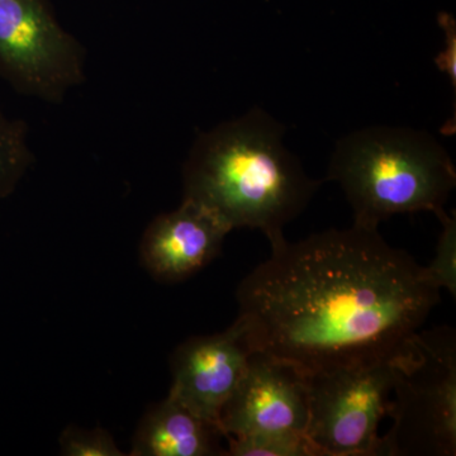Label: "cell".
Returning <instances> with one entry per match:
<instances>
[{"label": "cell", "mask_w": 456, "mask_h": 456, "mask_svg": "<svg viewBox=\"0 0 456 456\" xmlns=\"http://www.w3.org/2000/svg\"><path fill=\"white\" fill-rule=\"evenodd\" d=\"M236 297L254 351L312 375L395 358L424 326L440 289L378 227L354 222L274 242Z\"/></svg>", "instance_id": "obj_1"}, {"label": "cell", "mask_w": 456, "mask_h": 456, "mask_svg": "<svg viewBox=\"0 0 456 456\" xmlns=\"http://www.w3.org/2000/svg\"><path fill=\"white\" fill-rule=\"evenodd\" d=\"M285 127L259 107L200 132L183 167L187 200L203 204L231 230H260L270 244L311 202V179L284 145Z\"/></svg>", "instance_id": "obj_2"}, {"label": "cell", "mask_w": 456, "mask_h": 456, "mask_svg": "<svg viewBox=\"0 0 456 456\" xmlns=\"http://www.w3.org/2000/svg\"><path fill=\"white\" fill-rule=\"evenodd\" d=\"M326 179L340 184L355 224L378 227L402 213L444 211L456 170L428 132L373 126L338 141Z\"/></svg>", "instance_id": "obj_3"}, {"label": "cell", "mask_w": 456, "mask_h": 456, "mask_svg": "<svg viewBox=\"0 0 456 456\" xmlns=\"http://www.w3.org/2000/svg\"><path fill=\"white\" fill-rule=\"evenodd\" d=\"M380 456L456 455V332L417 331L395 356V384Z\"/></svg>", "instance_id": "obj_4"}, {"label": "cell", "mask_w": 456, "mask_h": 456, "mask_svg": "<svg viewBox=\"0 0 456 456\" xmlns=\"http://www.w3.org/2000/svg\"><path fill=\"white\" fill-rule=\"evenodd\" d=\"M86 51L51 0H0V80L25 97L65 101L86 82Z\"/></svg>", "instance_id": "obj_5"}, {"label": "cell", "mask_w": 456, "mask_h": 456, "mask_svg": "<svg viewBox=\"0 0 456 456\" xmlns=\"http://www.w3.org/2000/svg\"><path fill=\"white\" fill-rule=\"evenodd\" d=\"M395 358L308 375L305 436L318 456H380L378 435L388 416Z\"/></svg>", "instance_id": "obj_6"}, {"label": "cell", "mask_w": 456, "mask_h": 456, "mask_svg": "<svg viewBox=\"0 0 456 456\" xmlns=\"http://www.w3.org/2000/svg\"><path fill=\"white\" fill-rule=\"evenodd\" d=\"M308 416V375L290 362L254 351L235 392L222 407L218 426L224 436L305 434Z\"/></svg>", "instance_id": "obj_7"}, {"label": "cell", "mask_w": 456, "mask_h": 456, "mask_svg": "<svg viewBox=\"0 0 456 456\" xmlns=\"http://www.w3.org/2000/svg\"><path fill=\"white\" fill-rule=\"evenodd\" d=\"M254 353L245 323L180 344L170 358V397L218 425L222 407L235 392Z\"/></svg>", "instance_id": "obj_8"}, {"label": "cell", "mask_w": 456, "mask_h": 456, "mask_svg": "<svg viewBox=\"0 0 456 456\" xmlns=\"http://www.w3.org/2000/svg\"><path fill=\"white\" fill-rule=\"evenodd\" d=\"M231 231L211 209L183 198L178 208L159 215L146 227L141 263L155 281L178 283L208 265Z\"/></svg>", "instance_id": "obj_9"}, {"label": "cell", "mask_w": 456, "mask_h": 456, "mask_svg": "<svg viewBox=\"0 0 456 456\" xmlns=\"http://www.w3.org/2000/svg\"><path fill=\"white\" fill-rule=\"evenodd\" d=\"M226 439L220 426L191 412L175 398L167 397L147 410L134 440L132 456L226 455Z\"/></svg>", "instance_id": "obj_10"}, {"label": "cell", "mask_w": 456, "mask_h": 456, "mask_svg": "<svg viewBox=\"0 0 456 456\" xmlns=\"http://www.w3.org/2000/svg\"><path fill=\"white\" fill-rule=\"evenodd\" d=\"M35 163L28 126L0 110V200L11 196Z\"/></svg>", "instance_id": "obj_11"}, {"label": "cell", "mask_w": 456, "mask_h": 456, "mask_svg": "<svg viewBox=\"0 0 456 456\" xmlns=\"http://www.w3.org/2000/svg\"><path fill=\"white\" fill-rule=\"evenodd\" d=\"M228 456H318L305 434H278L226 436Z\"/></svg>", "instance_id": "obj_12"}, {"label": "cell", "mask_w": 456, "mask_h": 456, "mask_svg": "<svg viewBox=\"0 0 456 456\" xmlns=\"http://www.w3.org/2000/svg\"><path fill=\"white\" fill-rule=\"evenodd\" d=\"M436 217L441 222L443 232L437 241L436 254L430 265L425 266L431 283L437 289H448L452 297L456 294V220L455 215L441 211Z\"/></svg>", "instance_id": "obj_13"}, {"label": "cell", "mask_w": 456, "mask_h": 456, "mask_svg": "<svg viewBox=\"0 0 456 456\" xmlns=\"http://www.w3.org/2000/svg\"><path fill=\"white\" fill-rule=\"evenodd\" d=\"M60 454L65 456H123L112 435L103 428L69 426L59 441Z\"/></svg>", "instance_id": "obj_14"}, {"label": "cell", "mask_w": 456, "mask_h": 456, "mask_svg": "<svg viewBox=\"0 0 456 456\" xmlns=\"http://www.w3.org/2000/svg\"><path fill=\"white\" fill-rule=\"evenodd\" d=\"M439 25L443 27L445 32V49L441 51L435 64L441 73L448 75L450 83H452L454 93L456 89V22L452 14H439Z\"/></svg>", "instance_id": "obj_15"}]
</instances>
